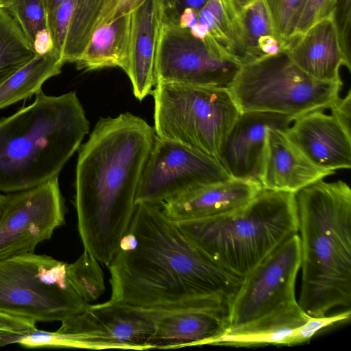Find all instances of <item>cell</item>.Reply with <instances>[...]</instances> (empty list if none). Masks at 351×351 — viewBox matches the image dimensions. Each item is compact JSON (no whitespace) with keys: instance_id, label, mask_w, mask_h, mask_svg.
Here are the masks:
<instances>
[{"instance_id":"1","label":"cell","mask_w":351,"mask_h":351,"mask_svg":"<svg viewBox=\"0 0 351 351\" xmlns=\"http://www.w3.org/2000/svg\"><path fill=\"white\" fill-rule=\"evenodd\" d=\"M108 267L110 301L154 311L231 301L243 281L199 250L160 206L147 204L136 205Z\"/></svg>"},{"instance_id":"2","label":"cell","mask_w":351,"mask_h":351,"mask_svg":"<svg viewBox=\"0 0 351 351\" xmlns=\"http://www.w3.org/2000/svg\"><path fill=\"white\" fill-rule=\"evenodd\" d=\"M156 134L130 112L101 118L79 150L75 206L84 251L108 266L127 231Z\"/></svg>"},{"instance_id":"3","label":"cell","mask_w":351,"mask_h":351,"mask_svg":"<svg viewBox=\"0 0 351 351\" xmlns=\"http://www.w3.org/2000/svg\"><path fill=\"white\" fill-rule=\"evenodd\" d=\"M302 286L298 304L310 316L351 305V189L317 180L294 193Z\"/></svg>"},{"instance_id":"4","label":"cell","mask_w":351,"mask_h":351,"mask_svg":"<svg viewBox=\"0 0 351 351\" xmlns=\"http://www.w3.org/2000/svg\"><path fill=\"white\" fill-rule=\"evenodd\" d=\"M89 132L76 93H36L34 101L0 120V192L39 186L58 177Z\"/></svg>"},{"instance_id":"5","label":"cell","mask_w":351,"mask_h":351,"mask_svg":"<svg viewBox=\"0 0 351 351\" xmlns=\"http://www.w3.org/2000/svg\"><path fill=\"white\" fill-rule=\"evenodd\" d=\"M176 223L209 259L242 278L298 233L294 194L265 189L232 212Z\"/></svg>"},{"instance_id":"6","label":"cell","mask_w":351,"mask_h":351,"mask_svg":"<svg viewBox=\"0 0 351 351\" xmlns=\"http://www.w3.org/2000/svg\"><path fill=\"white\" fill-rule=\"evenodd\" d=\"M156 136L181 143L218 160L240 110L229 90L157 81Z\"/></svg>"},{"instance_id":"7","label":"cell","mask_w":351,"mask_h":351,"mask_svg":"<svg viewBox=\"0 0 351 351\" xmlns=\"http://www.w3.org/2000/svg\"><path fill=\"white\" fill-rule=\"evenodd\" d=\"M342 81L321 82L300 70L285 51L241 65L229 91L240 112L258 111L298 117L329 109Z\"/></svg>"},{"instance_id":"8","label":"cell","mask_w":351,"mask_h":351,"mask_svg":"<svg viewBox=\"0 0 351 351\" xmlns=\"http://www.w3.org/2000/svg\"><path fill=\"white\" fill-rule=\"evenodd\" d=\"M66 263L34 252L0 260V312L36 322L62 321L89 304L73 289Z\"/></svg>"},{"instance_id":"9","label":"cell","mask_w":351,"mask_h":351,"mask_svg":"<svg viewBox=\"0 0 351 351\" xmlns=\"http://www.w3.org/2000/svg\"><path fill=\"white\" fill-rule=\"evenodd\" d=\"M232 178L216 159L181 143L156 136L135 204L160 206L188 191Z\"/></svg>"},{"instance_id":"10","label":"cell","mask_w":351,"mask_h":351,"mask_svg":"<svg viewBox=\"0 0 351 351\" xmlns=\"http://www.w3.org/2000/svg\"><path fill=\"white\" fill-rule=\"evenodd\" d=\"M0 217V260L34 252L64 223L58 176L32 189L7 193Z\"/></svg>"},{"instance_id":"11","label":"cell","mask_w":351,"mask_h":351,"mask_svg":"<svg viewBox=\"0 0 351 351\" xmlns=\"http://www.w3.org/2000/svg\"><path fill=\"white\" fill-rule=\"evenodd\" d=\"M300 269L298 233L284 241L243 278L230 303V326L258 318L297 301L295 284Z\"/></svg>"},{"instance_id":"12","label":"cell","mask_w":351,"mask_h":351,"mask_svg":"<svg viewBox=\"0 0 351 351\" xmlns=\"http://www.w3.org/2000/svg\"><path fill=\"white\" fill-rule=\"evenodd\" d=\"M241 66L214 54L189 29L162 21L155 59L156 82L229 90Z\"/></svg>"},{"instance_id":"13","label":"cell","mask_w":351,"mask_h":351,"mask_svg":"<svg viewBox=\"0 0 351 351\" xmlns=\"http://www.w3.org/2000/svg\"><path fill=\"white\" fill-rule=\"evenodd\" d=\"M156 311L110 300L90 305L83 312L62 321L60 331L84 339L118 346L120 349H152Z\"/></svg>"},{"instance_id":"14","label":"cell","mask_w":351,"mask_h":351,"mask_svg":"<svg viewBox=\"0 0 351 351\" xmlns=\"http://www.w3.org/2000/svg\"><path fill=\"white\" fill-rule=\"evenodd\" d=\"M296 117L268 112H240L222 145L218 161L234 179H257L269 128L284 131Z\"/></svg>"},{"instance_id":"15","label":"cell","mask_w":351,"mask_h":351,"mask_svg":"<svg viewBox=\"0 0 351 351\" xmlns=\"http://www.w3.org/2000/svg\"><path fill=\"white\" fill-rule=\"evenodd\" d=\"M230 303L221 300L203 306L156 311L149 345L152 349L210 345L230 326Z\"/></svg>"},{"instance_id":"16","label":"cell","mask_w":351,"mask_h":351,"mask_svg":"<svg viewBox=\"0 0 351 351\" xmlns=\"http://www.w3.org/2000/svg\"><path fill=\"white\" fill-rule=\"evenodd\" d=\"M284 51L300 70L318 81L340 82V68L351 69L350 52L342 41L335 11L289 40Z\"/></svg>"},{"instance_id":"17","label":"cell","mask_w":351,"mask_h":351,"mask_svg":"<svg viewBox=\"0 0 351 351\" xmlns=\"http://www.w3.org/2000/svg\"><path fill=\"white\" fill-rule=\"evenodd\" d=\"M335 171L313 163L287 137L285 131L269 128L266 134L257 179L263 189L295 193Z\"/></svg>"},{"instance_id":"18","label":"cell","mask_w":351,"mask_h":351,"mask_svg":"<svg viewBox=\"0 0 351 351\" xmlns=\"http://www.w3.org/2000/svg\"><path fill=\"white\" fill-rule=\"evenodd\" d=\"M263 189L258 179L232 178L188 191L164 202L160 208L174 223L213 217L245 206Z\"/></svg>"},{"instance_id":"19","label":"cell","mask_w":351,"mask_h":351,"mask_svg":"<svg viewBox=\"0 0 351 351\" xmlns=\"http://www.w3.org/2000/svg\"><path fill=\"white\" fill-rule=\"evenodd\" d=\"M324 110L296 117L287 129V137L317 166L328 170L351 167V136Z\"/></svg>"},{"instance_id":"20","label":"cell","mask_w":351,"mask_h":351,"mask_svg":"<svg viewBox=\"0 0 351 351\" xmlns=\"http://www.w3.org/2000/svg\"><path fill=\"white\" fill-rule=\"evenodd\" d=\"M129 54L125 73L134 95L141 101L152 93L156 80L155 59L162 21L160 0H137L130 9Z\"/></svg>"},{"instance_id":"21","label":"cell","mask_w":351,"mask_h":351,"mask_svg":"<svg viewBox=\"0 0 351 351\" xmlns=\"http://www.w3.org/2000/svg\"><path fill=\"white\" fill-rule=\"evenodd\" d=\"M309 316L297 301L285 304L253 320L230 326L225 333L213 340L210 346H284L287 337L304 324Z\"/></svg>"},{"instance_id":"22","label":"cell","mask_w":351,"mask_h":351,"mask_svg":"<svg viewBox=\"0 0 351 351\" xmlns=\"http://www.w3.org/2000/svg\"><path fill=\"white\" fill-rule=\"evenodd\" d=\"M197 22L206 27L203 43L214 54L241 66L247 46L241 8L232 0H208L198 12Z\"/></svg>"},{"instance_id":"23","label":"cell","mask_w":351,"mask_h":351,"mask_svg":"<svg viewBox=\"0 0 351 351\" xmlns=\"http://www.w3.org/2000/svg\"><path fill=\"white\" fill-rule=\"evenodd\" d=\"M130 29V10L100 23L93 32L82 53L75 62L85 71L106 67H128Z\"/></svg>"},{"instance_id":"24","label":"cell","mask_w":351,"mask_h":351,"mask_svg":"<svg viewBox=\"0 0 351 351\" xmlns=\"http://www.w3.org/2000/svg\"><path fill=\"white\" fill-rule=\"evenodd\" d=\"M64 64L54 51L36 55L0 84V109L37 93L47 80L61 73Z\"/></svg>"},{"instance_id":"25","label":"cell","mask_w":351,"mask_h":351,"mask_svg":"<svg viewBox=\"0 0 351 351\" xmlns=\"http://www.w3.org/2000/svg\"><path fill=\"white\" fill-rule=\"evenodd\" d=\"M106 0H65L69 21L64 41L62 60L75 62L84 50L96 27Z\"/></svg>"},{"instance_id":"26","label":"cell","mask_w":351,"mask_h":351,"mask_svg":"<svg viewBox=\"0 0 351 351\" xmlns=\"http://www.w3.org/2000/svg\"><path fill=\"white\" fill-rule=\"evenodd\" d=\"M36 56L19 24L0 8V84Z\"/></svg>"},{"instance_id":"27","label":"cell","mask_w":351,"mask_h":351,"mask_svg":"<svg viewBox=\"0 0 351 351\" xmlns=\"http://www.w3.org/2000/svg\"><path fill=\"white\" fill-rule=\"evenodd\" d=\"M66 275L74 291L85 302L97 300L105 291L99 262L86 252L73 263H66Z\"/></svg>"},{"instance_id":"28","label":"cell","mask_w":351,"mask_h":351,"mask_svg":"<svg viewBox=\"0 0 351 351\" xmlns=\"http://www.w3.org/2000/svg\"><path fill=\"white\" fill-rule=\"evenodd\" d=\"M241 14L247 46L245 64H247L263 57L258 49L261 38L274 36L278 38V36L265 0L250 1L241 8Z\"/></svg>"},{"instance_id":"29","label":"cell","mask_w":351,"mask_h":351,"mask_svg":"<svg viewBox=\"0 0 351 351\" xmlns=\"http://www.w3.org/2000/svg\"><path fill=\"white\" fill-rule=\"evenodd\" d=\"M25 348H76L92 350L119 349L115 344L90 341L57 330L55 332L36 328L28 332L19 343Z\"/></svg>"},{"instance_id":"30","label":"cell","mask_w":351,"mask_h":351,"mask_svg":"<svg viewBox=\"0 0 351 351\" xmlns=\"http://www.w3.org/2000/svg\"><path fill=\"white\" fill-rule=\"evenodd\" d=\"M4 8L19 24L32 47L36 34L48 29L43 0H9Z\"/></svg>"},{"instance_id":"31","label":"cell","mask_w":351,"mask_h":351,"mask_svg":"<svg viewBox=\"0 0 351 351\" xmlns=\"http://www.w3.org/2000/svg\"><path fill=\"white\" fill-rule=\"evenodd\" d=\"M283 51L289 40L299 0H265Z\"/></svg>"},{"instance_id":"32","label":"cell","mask_w":351,"mask_h":351,"mask_svg":"<svg viewBox=\"0 0 351 351\" xmlns=\"http://www.w3.org/2000/svg\"><path fill=\"white\" fill-rule=\"evenodd\" d=\"M351 317V310L331 316L313 317L309 316L307 321L293 331L286 339L284 346H291L308 341L320 330L334 326L336 324L349 320Z\"/></svg>"},{"instance_id":"33","label":"cell","mask_w":351,"mask_h":351,"mask_svg":"<svg viewBox=\"0 0 351 351\" xmlns=\"http://www.w3.org/2000/svg\"><path fill=\"white\" fill-rule=\"evenodd\" d=\"M336 3L337 0H307L293 23L289 40L303 34L312 25L334 12Z\"/></svg>"},{"instance_id":"34","label":"cell","mask_w":351,"mask_h":351,"mask_svg":"<svg viewBox=\"0 0 351 351\" xmlns=\"http://www.w3.org/2000/svg\"><path fill=\"white\" fill-rule=\"evenodd\" d=\"M208 0H160L162 10V21L177 23L180 14L190 8L199 11Z\"/></svg>"},{"instance_id":"35","label":"cell","mask_w":351,"mask_h":351,"mask_svg":"<svg viewBox=\"0 0 351 351\" xmlns=\"http://www.w3.org/2000/svg\"><path fill=\"white\" fill-rule=\"evenodd\" d=\"M335 14L343 45L350 52L351 0H337Z\"/></svg>"},{"instance_id":"36","label":"cell","mask_w":351,"mask_h":351,"mask_svg":"<svg viewBox=\"0 0 351 351\" xmlns=\"http://www.w3.org/2000/svg\"><path fill=\"white\" fill-rule=\"evenodd\" d=\"M330 115L344 131L351 136V91L348 90L343 97L339 99L330 107Z\"/></svg>"},{"instance_id":"37","label":"cell","mask_w":351,"mask_h":351,"mask_svg":"<svg viewBox=\"0 0 351 351\" xmlns=\"http://www.w3.org/2000/svg\"><path fill=\"white\" fill-rule=\"evenodd\" d=\"M32 319L10 315L0 312V330L14 332L32 331L36 328Z\"/></svg>"},{"instance_id":"38","label":"cell","mask_w":351,"mask_h":351,"mask_svg":"<svg viewBox=\"0 0 351 351\" xmlns=\"http://www.w3.org/2000/svg\"><path fill=\"white\" fill-rule=\"evenodd\" d=\"M32 48L36 55H44L54 51L53 40L48 29H43L36 34Z\"/></svg>"},{"instance_id":"39","label":"cell","mask_w":351,"mask_h":351,"mask_svg":"<svg viewBox=\"0 0 351 351\" xmlns=\"http://www.w3.org/2000/svg\"><path fill=\"white\" fill-rule=\"evenodd\" d=\"M258 49L263 56L275 55L283 51L281 43L274 36L261 38L258 41Z\"/></svg>"},{"instance_id":"40","label":"cell","mask_w":351,"mask_h":351,"mask_svg":"<svg viewBox=\"0 0 351 351\" xmlns=\"http://www.w3.org/2000/svg\"><path fill=\"white\" fill-rule=\"evenodd\" d=\"M198 12L190 8L184 9L180 14L176 24L183 29H191L197 22Z\"/></svg>"},{"instance_id":"41","label":"cell","mask_w":351,"mask_h":351,"mask_svg":"<svg viewBox=\"0 0 351 351\" xmlns=\"http://www.w3.org/2000/svg\"><path fill=\"white\" fill-rule=\"evenodd\" d=\"M30 331L14 332L0 330V347L19 343Z\"/></svg>"},{"instance_id":"42","label":"cell","mask_w":351,"mask_h":351,"mask_svg":"<svg viewBox=\"0 0 351 351\" xmlns=\"http://www.w3.org/2000/svg\"><path fill=\"white\" fill-rule=\"evenodd\" d=\"M137 0H112L117 12L121 14L130 10Z\"/></svg>"},{"instance_id":"43","label":"cell","mask_w":351,"mask_h":351,"mask_svg":"<svg viewBox=\"0 0 351 351\" xmlns=\"http://www.w3.org/2000/svg\"><path fill=\"white\" fill-rule=\"evenodd\" d=\"M65 0H43L47 16L50 15Z\"/></svg>"},{"instance_id":"44","label":"cell","mask_w":351,"mask_h":351,"mask_svg":"<svg viewBox=\"0 0 351 351\" xmlns=\"http://www.w3.org/2000/svg\"><path fill=\"white\" fill-rule=\"evenodd\" d=\"M6 196L0 192V217L3 212L5 205Z\"/></svg>"},{"instance_id":"45","label":"cell","mask_w":351,"mask_h":351,"mask_svg":"<svg viewBox=\"0 0 351 351\" xmlns=\"http://www.w3.org/2000/svg\"><path fill=\"white\" fill-rule=\"evenodd\" d=\"M307 0H299V3H298V10H297V12H296V14L295 15V17H294V19H293V23L295 21V19H296V17L298 16V14L300 13V12L302 11V8H304L306 2ZM293 23H292V25H293ZM292 27V26H291ZM291 33V32H290Z\"/></svg>"},{"instance_id":"46","label":"cell","mask_w":351,"mask_h":351,"mask_svg":"<svg viewBox=\"0 0 351 351\" xmlns=\"http://www.w3.org/2000/svg\"><path fill=\"white\" fill-rule=\"evenodd\" d=\"M239 8H242L251 0H232Z\"/></svg>"},{"instance_id":"47","label":"cell","mask_w":351,"mask_h":351,"mask_svg":"<svg viewBox=\"0 0 351 351\" xmlns=\"http://www.w3.org/2000/svg\"><path fill=\"white\" fill-rule=\"evenodd\" d=\"M9 0H0V8H4Z\"/></svg>"}]
</instances>
